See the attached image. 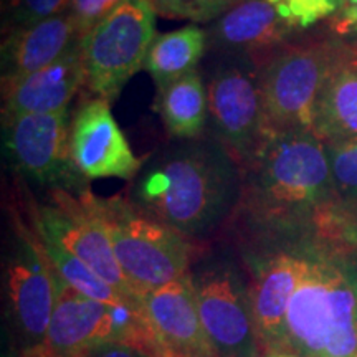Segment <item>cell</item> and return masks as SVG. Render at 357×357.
<instances>
[{"label": "cell", "mask_w": 357, "mask_h": 357, "mask_svg": "<svg viewBox=\"0 0 357 357\" xmlns=\"http://www.w3.org/2000/svg\"><path fill=\"white\" fill-rule=\"evenodd\" d=\"M243 171L217 137L169 146L137 176L134 205L181 235L215 229L242 199Z\"/></svg>", "instance_id": "1"}, {"label": "cell", "mask_w": 357, "mask_h": 357, "mask_svg": "<svg viewBox=\"0 0 357 357\" xmlns=\"http://www.w3.org/2000/svg\"><path fill=\"white\" fill-rule=\"evenodd\" d=\"M334 177L328 147L310 131L266 132L243 171L242 199L258 217L324 204Z\"/></svg>", "instance_id": "2"}, {"label": "cell", "mask_w": 357, "mask_h": 357, "mask_svg": "<svg viewBox=\"0 0 357 357\" xmlns=\"http://www.w3.org/2000/svg\"><path fill=\"white\" fill-rule=\"evenodd\" d=\"M284 351L298 357H357V298L346 261L306 255L289 303Z\"/></svg>", "instance_id": "3"}, {"label": "cell", "mask_w": 357, "mask_h": 357, "mask_svg": "<svg viewBox=\"0 0 357 357\" xmlns=\"http://www.w3.org/2000/svg\"><path fill=\"white\" fill-rule=\"evenodd\" d=\"M91 202L136 296L142 298L189 273L190 247L184 235L119 195L111 199L91 195Z\"/></svg>", "instance_id": "4"}, {"label": "cell", "mask_w": 357, "mask_h": 357, "mask_svg": "<svg viewBox=\"0 0 357 357\" xmlns=\"http://www.w3.org/2000/svg\"><path fill=\"white\" fill-rule=\"evenodd\" d=\"M351 63L349 48L331 40L276 50L258 68L266 132H312L326 83L337 68Z\"/></svg>", "instance_id": "5"}, {"label": "cell", "mask_w": 357, "mask_h": 357, "mask_svg": "<svg viewBox=\"0 0 357 357\" xmlns=\"http://www.w3.org/2000/svg\"><path fill=\"white\" fill-rule=\"evenodd\" d=\"M55 281V307L43 357H89L108 342H128L151 357H162L146 312L91 300L68 287L56 271Z\"/></svg>", "instance_id": "6"}, {"label": "cell", "mask_w": 357, "mask_h": 357, "mask_svg": "<svg viewBox=\"0 0 357 357\" xmlns=\"http://www.w3.org/2000/svg\"><path fill=\"white\" fill-rule=\"evenodd\" d=\"M155 13L149 0H124L82 40L86 88L93 96L113 102L144 68L158 37Z\"/></svg>", "instance_id": "7"}, {"label": "cell", "mask_w": 357, "mask_h": 357, "mask_svg": "<svg viewBox=\"0 0 357 357\" xmlns=\"http://www.w3.org/2000/svg\"><path fill=\"white\" fill-rule=\"evenodd\" d=\"M199 314L215 357H260L252 294L242 271L227 257L190 268Z\"/></svg>", "instance_id": "8"}, {"label": "cell", "mask_w": 357, "mask_h": 357, "mask_svg": "<svg viewBox=\"0 0 357 357\" xmlns=\"http://www.w3.org/2000/svg\"><path fill=\"white\" fill-rule=\"evenodd\" d=\"M7 312L24 357H43L55 307V270L37 231L17 218L6 263Z\"/></svg>", "instance_id": "9"}, {"label": "cell", "mask_w": 357, "mask_h": 357, "mask_svg": "<svg viewBox=\"0 0 357 357\" xmlns=\"http://www.w3.org/2000/svg\"><path fill=\"white\" fill-rule=\"evenodd\" d=\"M91 192L83 189L78 195L66 189H50L48 200L32 204L33 230L42 240H48L83 261L129 300L139 301L124 278L116 260L113 245L105 227L96 215Z\"/></svg>", "instance_id": "10"}, {"label": "cell", "mask_w": 357, "mask_h": 357, "mask_svg": "<svg viewBox=\"0 0 357 357\" xmlns=\"http://www.w3.org/2000/svg\"><path fill=\"white\" fill-rule=\"evenodd\" d=\"M70 108L3 119V151L12 169L50 189L83 190L86 181L70 155Z\"/></svg>", "instance_id": "11"}, {"label": "cell", "mask_w": 357, "mask_h": 357, "mask_svg": "<svg viewBox=\"0 0 357 357\" xmlns=\"http://www.w3.org/2000/svg\"><path fill=\"white\" fill-rule=\"evenodd\" d=\"M207 89L215 137L245 171L266 134L258 68L245 63L222 65Z\"/></svg>", "instance_id": "12"}, {"label": "cell", "mask_w": 357, "mask_h": 357, "mask_svg": "<svg viewBox=\"0 0 357 357\" xmlns=\"http://www.w3.org/2000/svg\"><path fill=\"white\" fill-rule=\"evenodd\" d=\"M109 105L93 96L71 116V162L84 181L106 177L131 181L144 167V159L134 155Z\"/></svg>", "instance_id": "13"}, {"label": "cell", "mask_w": 357, "mask_h": 357, "mask_svg": "<svg viewBox=\"0 0 357 357\" xmlns=\"http://www.w3.org/2000/svg\"><path fill=\"white\" fill-rule=\"evenodd\" d=\"M162 357H215L202 319L190 271L141 298Z\"/></svg>", "instance_id": "14"}, {"label": "cell", "mask_w": 357, "mask_h": 357, "mask_svg": "<svg viewBox=\"0 0 357 357\" xmlns=\"http://www.w3.org/2000/svg\"><path fill=\"white\" fill-rule=\"evenodd\" d=\"M293 30L271 0H238L212 22L207 35L217 50L257 61L260 68Z\"/></svg>", "instance_id": "15"}, {"label": "cell", "mask_w": 357, "mask_h": 357, "mask_svg": "<svg viewBox=\"0 0 357 357\" xmlns=\"http://www.w3.org/2000/svg\"><path fill=\"white\" fill-rule=\"evenodd\" d=\"M306 270V255L275 253L257 265L252 305L261 344L266 351H284V326L289 303Z\"/></svg>", "instance_id": "16"}, {"label": "cell", "mask_w": 357, "mask_h": 357, "mask_svg": "<svg viewBox=\"0 0 357 357\" xmlns=\"http://www.w3.org/2000/svg\"><path fill=\"white\" fill-rule=\"evenodd\" d=\"M82 86H86V75L79 42L55 63L3 86V119L63 111Z\"/></svg>", "instance_id": "17"}, {"label": "cell", "mask_w": 357, "mask_h": 357, "mask_svg": "<svg viewBox=\"0 0 357 357\" xmlns=\"http://www.w3.org/2000/svg\"><path fill=\"white\" fill-rule=\"evenodd\" d=\"M82 40L66 8L50 19L8 32L2 48V86L55 63Z\"/></svg>", "instance_id": "18"}, {"label": "cell", "mask_w": 357, "mask_h": 357, "mask_svg": "<svg viewBox=\"0 0 357 357\" xmlns=\"http://www.w3.org/2000/svg\"><path fill=\"white\" fill-rule=\"evenodd\" d=\"M312 134L326 144L357 142V66L344 65L321 93Z\"/></svg>", "instance_id": "19"}, {"label": "cell", "mask_w": 357, "mask_h": 357, "mask_svg": "<svg viewBox=\"0 0 357 357\" xmlns=\"http://www.w3.org/2000/svg\"><path fill=\"white\" fill-rule=\"evenodd\" d=\"M155 111L176 139L202 137L208 119V89L199 71L158 89Z\"/></svg>", "instance_id": "20"}, {"label": "cell", "mask_w": 357, "mask_h": 357, "mask_svg": "<svg viewBox=\"0 0 357 357\" xmlns=\"http://www.w3.org/2000/svg\"><path fill=\"white\" fill-rule=\"evenodd\" d=\"M207 42V32L194 24L158 35L147 53L144 70L154 79L158 89L166 88L197 71Z\"/></svg>", "instance_id": "21"}, {"label": "cell", "mask_w": 357, "mask_h": 357, "mask_svg": "<svg viewBox=\"0 0 357 357\" xmlns=\"http://www.w3.org/2000/svg\"><path fill=\"white\" fill-rule=\"evenodd\" d=\"M42 245L48 260L52 263L53 270L60 275V278L63 280L68 287L77 289L78 293L84 294V296L91 298V300L106 303V305L128 306L139 312H144L141 300L134 301L129 300L126 296H123L121 293L116 291V289L111 287V284L106 283L105 280H101L95 271L89 270L83 261H79L77 257L71 255L70 252H66L63 247H60V245L53 242H48V240H42Z\"/></svg>", "instance_id": "22"}, {"label": "cell", "mask_w": 357, "mask_h": 357, "mask_svg": "<svg viewBox=\"0 0 357 357\" xmlns=\"http://www.w3.org/2000/svg\"><path fill=\"white\" fill-rule=\"evenodd\" d=\"M291 29H307L347 6V0H271Z\"/></svg>", "instance_id": "23"}, {"label": "cell", "mask_w": 357, "mask_h": 357, "mask_svg": "<svg viewBox=\"0 0 357 357\" xmlns=\"http://www.w3.org/2000/svg\"><path fill=\"white\" fill-rule=\"evenodd\" d=\"M336 189L346 197L357 200V142L328 144Z\"/></svg>", "instance_id": "24"}, {"label": "cell", "mask_w": 357, "mask_h": 357, "mask_svg": "<svg viewBox=\"0 0 357 357\" xmlns=\"http://www.w3.org/2000/svg\"><path fill=\"white\" fill-rule=\"evenodd\" d=\"M70 0H12L10 32L56 15L68 7Z\"/></svg>", "instance_id": "25"}, {"label": "cell", "mask_w": 357, "mask_h": 357, "mask_svg": "<svg viewBox=\"0 0 357 357\" xmlns=\"http://www.w3.org/2000/svg\"><path fill=\"white\" fill-rule=\"evenodd\" d=\"M123 2L124 0H70L66 10L73 17L79 37L84 38L93 26Z\"/></svg>", "instance_id": "26"}, {"label": "cell", "mask_w": 357, "mask_h": 357, "mask_svg": "<svg viewBox=\"0 0 357 357\" xmlns=\"http://www.w3.org/2000/svg\"><path fill=\"white\" fill-rule=\"evenodd\" d=\"M238 0H190L192 22H213Z\"/></svg>", "instance_id": "27"}, {"label": "cell", "mask_w": 357, "mask_h": 357, "mask_svg": "<svg viewBox=\"0 0 357 357\" xmlns=\"http://www.w3.org/2000/svg\"><path fill=\"white\" fill-rule=\"evenodd\" d=\"M154 10L169 19H189L192 20L190 0H149Z\"/></svg>", "instance_id": "28"}, {"label": "cell", "mask_w": 357, "mask_h": 357, "mask_svg": "<svg viewBox=\"0 0 357 357\" xmlns=\"http://www.w3.org/2000/svg\"><path fill=\"white\" fill-rule=\"evenodd\" d=\"M89 357H151L139 347L128 344V342H108L96 347Z\"/></svg>", "instance_id": "29"}, {"label": "cell", "mask_w": 357, "mask_h": 357, "mask_svg": "<svg viewBox=\"0 0 357 357\" xmlns=\"http://www.w3.org/2000/svg\"><path fill=\"white\" fill-rule=\"evenodd\" d=\"M334 29L341 35L357 33V6H346L342 8V13L334 24Z\"/></svg>", "instance_id": "30"}, {"label": "cell", "mask_w": 357, "mask_h": 357, "mask_svg": "<svg viewBox=\"0 0 357 357\" xmlns=\"http://www.w3.org/2000/svg\"><path fill=\"white\" fill-rule=\"evenodd\" d=\"M346 268H347V275H349L352 288H354V293H356V298H357V265H352V263H346Z\"/></svg>", "instance_id": "31"}, {"label": "cell", "mask_w": 357, "mask_h": 357, "mask_svg": "<svg viewBox=\"0 0 357 357\" xmlns=\"http://www.w3.org/2000/svg\"><path fill=\"white\" fill-rule=\"evenodd\" d=\"M263 357H298L291 354V352H287V351H266V354Z\"/></svg>", "instance_id": "32"}, {"label": "cell", "mask_w": 357, "mask_h": 357, "mask_svg": "<svg viewBox=\"0 0 357 357\" xmlns=\"http://www.w3.org/2000/svg\"><path fill=\"white\" fill-rule=\"evenodd\" d=\"M347 6H357V0H347Z\"/></svg>", "instance_id": "33"}]
</instances>
